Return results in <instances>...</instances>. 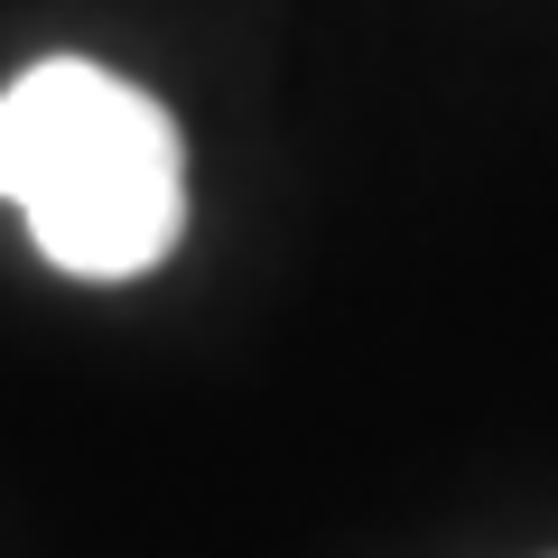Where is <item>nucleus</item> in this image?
I'll use <instances>...</instances> for the list:
<instances>
[{"label": "nucleus", "instance_id": "f257e3e1", "mask_svg": "<svg viewBox=\"0 0 558 558\" xmlns=\"http://www.w3.org/2000/svg\"><path fill=\"white\" fill-rule=\"evenodd\" d=\"M0 205L65 279H140L186 233V140L131 75L47 57L0 94Z\"/></svg>", "mask_w": 558, "mask_h": 558}]
</instances>
